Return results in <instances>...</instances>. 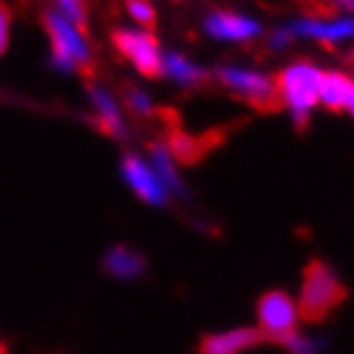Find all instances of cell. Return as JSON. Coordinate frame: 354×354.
I'll return each mask as SVG.
<instances>
[{
	"instance_id": "cell-3",
	"label": "cell",
	"mask_w": 354,
	"mask_h": 354,
	"mask_svg": "<svg viewBox=\"0 0 354 354\" xmlns=\"http://www.w3.org/2000/svg\"><path fill=\"white\" fill-rule=\"evenodd\" d=\"M274 85H277V93L283 97V106L292 111L295 124L306 126L310 108L319 103L321 70H316L308 62L292 64L274 77Z\"/></svg>"
},
{
	"instance_id": "cell-10",
	"label": "cell",
	"mask_w": 354,
	"mask_h": 354,
	"mask_svg": "<svg viewBox=\"0 0 354 354\" xmlns=\"http://www.w3.org/2000/svg\"><path fill=\"white\" fill-rule=\"evenodd\" d=\"M205 31L216 39H231V41H244L259 34V26L252 18H244L239 13H229V10H216L205 21Z\"/></svg>"
},
{
	"instance_id": "cell-22",
	"label": "cell",
	"mask_w": 354,
	"mask_h": 354,
	"mask_svg": "<svg viewBox=\"0 0 354 354\" xmlns=\"http://www.w3.org/2000/svg\"><path fill=\"white\" fill-rule=\"evenodd\" d=\"M346 108H349V111L354 113V90H352V97H349V103H346Z\"/></svg>"
},
{
	"instance_id": "cell-8",
	"label": "cell",
	"mask_w": 354,
	"mask_h": 354,
	"mask_svg": "<svg viewBox=\"0 0 354 354\" xmlns=\"http://www.w3.org/2000/svg\"><path fill=\"white\" fill-rule=\"evenodd\" d=\"M265 342L259 328H229V331H218V334H208L201 342V354H244L247 349L257 346Z\"/></svg>"
},
{
	"instance_id": "cell-23",
	"label": "cell",
	"mask_w": 354,
	"mask_h": 354,
	"mask_svg": "<svg viewBox=\"0 0 354 354\" xmlns=\"http://www.w3.org/2000/svg\"><path fill=\"white\" fill-rule=\"evenodd\" d=\"M0 354H3V349H0Z\"/></svg>"
},
{
	"instance_id": "cell-1",
	"label": "cell",
	"mask_w": 354,
	"mask_h": 354,
	"mask_svg": "<svg viewBox=\"0 0 354 354\" xmlns=\"http://www.w3.org/2000/svg\"><path fill=\"white\" fill-rule=\"evenodd\" d=\"M346 298V288L339 280V274L321 259H310L303 270L301 298H298V313L303 321H324L331 310L342 306Z\"/></svg>"
},
{
	"instance_id": "cell-15",
	"label": "cell",
	"mask_w": 354,
	"mask_h": 354,
	"mask_svg": "<svg viewBox=\"0 0 354 354\" xmlns=\"http://www.w3.org/2000/svg\"><path fill=\"white\" fill-rule=\"evenodd\" d=\"M301 34H308L321 41H337V39H346L354 34V21H337V24H319V21H308L298 26Z\"/></svg>"
},
{
	"instance_id": "cell-16",
	"label": "cell",
	"mask_w": 354,
	"mask_h": 354,
	"mask_svg": "<svg viewBox=\"0 0 354 354\" xmlns=\"http://www.w3.org/2000/svg\"><path fill=\"white\" fill-rule=\"evenodd\" d=\"M151 157H154V162H157V169H160V180L162 185H169L175 187V190H180V180H177L175 175V165H172V154H169L167 144H154L151 147Z\"/></svg>"
},
{
	"instance_id": "cell-9",
	"label": "cell",
	"mask_w": 354,
	"mask_h": 354,
	"mask_svg": "<svg viewBox=\"0 0 354 354\" xmlns=\"http://www.w3.org/2000/svg\"><path fill=\"white\" fill-rule=\"evenodd\" d=\"M124 175H126V180H129V185L133 187V193L139 195L142 201L154 203V205L165 203L167 193H165L162 180L154 175V172H151V169L147 167L139 157H133V154L124 157Z\"/></svg>"
},
{
	"instance_id": "cell-2",
	"label": "cell",
	"mask_w": 354,
	"mask_h": 354,
	"mask_svg": "<svg viewBox=\"0 0 354 354\" xmlns=\"http://www.w3.org/2000/svg\"><path fill=\"white\" fill-rule=\"evenodd\" d=\"M41 18H44V28L49 34V41H52L54 62L62 70H77L82 77H93V57L82 41L77 26L54 10H46Z\"/></svg>"
},
{
	"instance_id": "cell-12",
	"label": "cell",
	"mask_w": 354,
	"mask_h": 354,
	"mask_svg": "<svg viewBox=\"0 0 354 354\" xmlns=\"http://www.w3.org/2000/svg\"><path fill=\"white\" fill-rule=\"evenodd\" d=\"M90 95H93V106L97 108V115L93 121H97V126L108 133V136H124V126H121V115L115 111L113 100L97 88H90Z\"/></svg>"
},
{
	"instance_id": "cell-13",
	"label": "cell",
	"mask_w": 354,
	"mask_h": 354,
	"mask_svg": "<svg viewBox=\"0 0 354 354\" xmlns=\"http://www.w3.org/2000/svg\"><path fill=\"white\" fill-rule=\"evenodd\" d=\"M106 270L121 280H129V277H136V274L144 270V259L126 247H115L108 252L106 257Z\"/></svg>"
},
{
	"instance_id": "cell-7",
	"label": "cell",
	"mask_w": 354,
	"mask_h": 354,
	"mask_svg": "<svg viewBox=\"0 0 354 354\" xmlns=\"http://www.w3.org/2000/svg\"><path fill=\"white\" fill-rule=\"evenodd\" d=\"M226 129H213L205 133H185L175 129L167 136V149L172 154V160L183 162V165H198L201 160H205L211 149H216L221 142H226Z\"/></svg>"
},
{
	"instance_id": "cell-5",
	"label": "cell",
	"mask_w": 354,
	"mask_h": 354,
	"mask_svg": "<svg viewBox=\"0 0 354 354\" xmlns=\"http://www.w3.org/2000/svg\"><path fill=\"white\" fill-rule=\"evenodd\" d=\"M298 321H301V313H298V303L292 301L288 292L283 290H270L265 292L257 303V324L259 331L265 339H272V342H283L290 334L298 331Z\"/></svg>"
},
{
	"instance_id": "cell-20",
	"label": "cell",
	"mask_w": 354,
	"mask_h": 354,
	"mask_svg": "<svg viewBox=\"0 0 354 354\" xmlns=\"http://www.w3.org/2000/svg\"><path fill=\"white\" fill-rule=\"evenodd\" d=\"M59 3H62L67 18L77 26V31L85 34V8H82V0H59Z\"/></svg>"
},
{
	"instance_id": "cell-11",
	"label": "cell",
	"mask_w": 354,
	"mask_h": 354,
	"mask_svg": "<svg viewBox=\"0 0 354 354\" xmlns=\"http://www.w3.org/2000/svg\"><path fill=\"white\" fill-rule=\"evenodd\" d=\"M354 82L342 75V72H321V85H319V100L328 111H344L349 97H352Z\"/></svg>"
},
{
	"instance_id": "cell-21",
	"label": "cell",
	"mask_w": 354,
	"mask_h": 354,
	"mask_svg": "<svg viewBox=\"0 0 354 354\" xmlns=\"http://www.w3.org/2000/svg\"><path fill=\"white\" fill-rule=\"evenodd\" d=\"M10 18H13V13H10L8 3H3V0H0V57H3V52L8 49V39H10Z\"/></svg>"
},
{
	"instance_id": "cell-17",
	"label": "cell",
	"mask_w": 354,
	"mask_h": 354,
	"mask_svg": "<svg viewBox=\"0 0 354 354\" xmlns=\"http://www.w3.org/2000/svg\"><path fill=\"white\" fill-rule=\"evenodd\" d=\"M126 10H129L133 21H139L142 26H154V24H157V10L151 8L149 0H126Z\"/></svg>"
},
{
	"instance_id": "cell-19",
	"label": "cell",
	"mask_w": 354,
	"mask_h": 354,
	"mask_svg": "<svg viewBox=\"0 0 354 354\" xmlns=\"http://www.w3.org/2000/svg\"><path fill=\"white\" fill-rule=\"evenodd\" d=\"M126 106L131 108L133 113H139V115H149L151 113L149 97L144 95L142 90H136V88H129V90H126Z\"/></svg>"
},
{
	"instance_id": "cell-4",
	"label": "cell",
	"mask_w": 354,
	"mask_h": 354,
	"mask_svg": "<svg viewBox=\"0 0 354 354\" xmlns=\"http://www.w3.org/2000/svg\"><path fill=\"white\" fill-rule=\"evenodd\" d=\"M218 80L239 100L249 103L259 113H274L283 108V97L277 93L272 77H265V75L252 70H239V67H221Z\"/></svg>"
},
{
	"instance_id": "cell-6",
	"label": "cell",
	"mask_w": 354,
	"mask_h": 354,
	"mask_svg": "<svg viewBox=\"0 0 354 354\" xmlns=\"http://www.w3.org/2000/svg\"><path fill=\"white\" fill-rule=\"evenodd\" d=\"M111 39H113L115 49L124 54L126 59H131L144 77L157 80V77L165 75V57L160 54V41L149 31L118 28V31H113Z\"/></svg>"
},
{
	"instance_id": "cell-18",
	"label": "cell",
	"mask_w": 354,
	"mask_h": 354,
	"mask_svg": "<svg viewBox=\"0 0 354 354\" xmlns=\"http://www.w3.org/2000/svg\"><path fill=\"white\" fill-rule=\"evenodd\" d=\"M280 344L288 349V354H319V342L310 337H303L301 331L290 334V337L283 339Z\"/></svg>"
},
{
	"instance_id": "cell-14",
	"label": "cell",
	"mask_w": 354,
	"mask_h": 354,
	"mask_svg": "<svg viewBox=\"0 0 354 354\" xmlns=\"http://www.w3.org/2000/svg\"><path fill=\"white\" fill-rule=\"evenodd\" d=\"M165 72H169V75H172L177 82H183V85H201V82L208 80V75H205L201 67H195L190 59L180 57V54L165 57Z\"/></svg>"
}]
</instances>
